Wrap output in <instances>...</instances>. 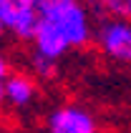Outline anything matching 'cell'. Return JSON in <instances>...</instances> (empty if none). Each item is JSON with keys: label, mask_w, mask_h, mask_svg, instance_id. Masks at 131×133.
I'll list each match as a JSON object with an SVG mask.
<instances>
[{"label": "cell", "mask_w": 131, "mask_h": 133, "mask_svg": "<svg viewBox=\"0 0 131 133\" xmlns=\"http://www.w3.org/2000/svg\"><path fill=\"white\" fill-rule=\"evenodd\" d=\"M40 18L53 23L71 48H86L96 38V28H93V23H91V13L83 5V0L40 8Z\"/></svg>", "instance_id": "6da1fadb"}, {"label": "cell", "mask_w": 131, "mask_h": 133, "mask_svg": "<svg viewBox=\"0 0 131 133\" xmlns=\"http://www.w3.org/2000/svg\"><path fill=\"white\" fill-rule=\"evenodd\" d=\"M96 45L114 63L131 65V20L103 18L96 28Z\"/></svg>", "instance_id": "7a4b0ae2"}, {"label": "cell", "mask_w": 131, "mask_h": 133, "mask_svg": "<svg viewBox=\"0 0 131 133\" xmlns=\"http://www.w3.org/2000/svg\"><path fill=\"white\" fill-rule=\"evenodd\" d=\"M0 8L5 13L8 33L20 43H33L40 23V0H0Z\"/></svg>", "instance_id": "3957f363"}, {"label": "cell", "mask_w": 131, "mask_h": 133, "mask_svg": "<svg viewBox=\"0 0 131 133\" xmlns=\"http://www.w3.org/2000/svg\"><path fill=\"white\" fill-rule=\"evenodd\" d=\"M48 133H98V121L83 105H58L45 118Z\"/></svg>", "instance_id": "277c9868"}, {"label": "cell", "mask_w": 131, "mask_h": 133, "mask_svg": "<svg viewBox=\"0 0 131 133\" xmlns=\"http://www.w3.org/2000/svg\"><path fill=\"white\" fill-rule=\"evenodd\" d=\"M33 50H35L38 55H43V58L58 63L66 53L71 50V45L66 43V38L61 35V30L56 28L53 23H48V20L40 18L38 30H35V38H33Z\"/></svg>", "instance_id": "5b68a950"}, {"label": "cell", "mask_w": 131, "mask_h": 133, "mask_svg": "<svg viewBox=\"0 0 131 133\" xmlns=\"http://www.w3.org/2000/svg\"><path fill=\"white\" fill-rule=\"evenodd\" d=\"M38 96V85L28 73H10L5 78V103L13 108H30Z\"/></svg>", "instance_id": "8992f818"}, {"label": "cell", "mask_w": 131, "mask_h": 133, "mask_svg": "<svg viewBox=\"0 0 131 133\" xmlns=\"http://www.w3.org/2000/svg\"><path fill=\"white\" fill-rule=\"evenodd\" d=\"M88 5L98 18H124L131 20V0H88Z\"/></svg>", "instance_id": "52a82bcc"}, {"label": "cell", "mask_w": 131, "mask_h": 133, "mask_svg": "<svg viewBox=\"0 0 131 133\" xmlns=\"http://www.w3.org/2000/svg\"><path fill=\"white\" fill-rule=\"evenodd\" d=\"M56 68H58L56 60H48V58H43V55H38V53L33 50V55H30V70H33L35 78H40V81H51L53 75H56Z\"/></svg>", "instance_id": "ba28073f"}, {"label": "cell", "mask_w": 131, "mask_h": 133, "mask_svg": "<svg viewBox=\"0 0 131 133\" xmlns=\"http://www.w3.org/2000/svg\"><path fill=\"white\" fill-rule=\"evenodd\" d=\"M0 73L3 75H10V65H8V58H5V53L0 50Z\"/></svg>", "instance_id": "9c48e42d"}, {"label": "cell", "mask_w": 131, "mask_h": 133, "mask_svg": "<svg viewBox=\"0 0 131 133\" xmlns=\"http://www.w3.org/2000/svg\"><path fill=\"white\" fill-rule=\"evenodd\" d=\"M63 3H76V0H40V8H48V5H63Z\"/></svg>", "instance_id": "30bf717a"}, {"label": "cell", "mask_w": 131, "mask_h": 133, "mask_svg": "<svg viewBox=\"0 0 131 133\" xmlns=\"http://www.w3.org/2000/svg\"><path fill=\"white\" fill-rule=\"evenodd\" d=\"M5 78H8V75L0 73V105L5 103Z\"/></svg>", "instance_id": "8fae6325"}, {"label": "cell", "mask_w": 131, "mask_h": 133, "mask_svg": "<svg viewBox=\"0 0 131 133\" xmlns=\"http://www.w3.org/2000/svg\"><path fill=\"white\" fill-rule=\"evenodd\" d=\"M5 33H8V23H5V13L0 8V35H5Z\"/></svg>", "instance_id": "7c38bea8"}, {"label": "cell", "mask_w": 131, "mask_h": 133, "mask_svg": "<svg viewBox=\"0 0 131 133\" xmlns=\"http://www.w3.org/2000/svg\"><path fill=\"white\" fill-rule=\"evenodd\" d=\"M8 133H10V131H8Z\"/></svg>", "instance_id": "4fadbf2b"}]
</instances>
